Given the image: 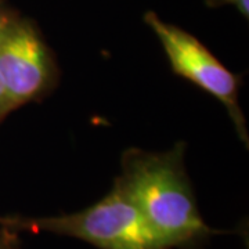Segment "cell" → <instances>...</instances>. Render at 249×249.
<instances>
[{
	"instance_id": "obj_3",
	"label": "cell",
	"mask_w": 249,
	"mask_h": 249,
	"mask_svg": "<svg viewBox=\"0 0 249 249\" xmlns=\"http://www.w3.org/2000/svg\"><path fill=\"white\" fill-rule=\"evenodd\" d=\"M144 21L158 36L175 73L193 82L219 100L229 112L235 132L245 145H248L247 121L238 101L240 78L227 70L212 52L190 32L165 22L152 11L144 14Z\"/></svg>"
},
{
	"instance_id": "obj_8",
	"label": "cell",
	"mask_w": 249,
	"mask_h": 249,
	"mask_svg": "<svg viewBox=\"0 0 249 249\" xmlns=\"http://www.w3.org/2000/svg\"><path fill=\"white\" fill-rule=\"evenodd\" d=\"M17 14V11L9 4L7 0H0V29Z\"/></svg>"
},
{
	"instance_id": "obj_5",
	"label": "cell",
	"mask_w": 249,
	"mask_h": 249,
	"mask_svg": "<svg viewBox=\"0 0 249 249\" xmlns=\"http://www.w3.org/2000/svg\"><path fill=\"white\" fill-rule=\"evenodd\" d=\"M208 7H224L231 6L240 13L242 17L249 16V0H205Z\"/></svg>"
},
{
	"instance_id": "obj_1",
	"label": "cell",
	"mask_w": 249,
	"mask_h": 249,
	"mask_svg": "<svg viewBox=\"0 0 249 249\" xmlns=\"http://www.w3.org/2000/svg\"><path fill=\"white\" fill-rule=\"evenodd\" d=\"M114 186L136 206L166 249L202 240L213 230L202 220L184 166V144L168 151L129 148Z\"/></svg>"
},
{
	"instance_id": "obj_4",
	"label": "cell",
	"mask_w": 249,
	"mask_h": 249,
	"mask_svg": "<svg viewBox=\"0 0 249 249\" xmlns=\"http://www.w3.org/2000/svg\"><path fill=\"white\" fill-rule=\"evenodd\" d=\"M57 76L53 52L39 28L17 13L0 29V80L13 108L45 97Z\"/></svg>"
},
{
	"instance_id": "obj_6",
	"label": "cell",
	"mask_w": 249,
	"mask_h": 249,
	"mask_svg": "<svg viewBox=\"0 0 249 249\" xmlns=\"http://www.w3.org/2000/svg\"><path fill=\"white\" fill-rule=\"evenodd\" d=\"M17 231L1 227L0 229V249H17Z\"/></svg>"
},
{
	"instance_id": "obj_7",
	"label": "cell",
	"mask_w": 249,
	"mask_h": 249,
	"mask_svg": "<svg viewBox=\"0 0 249 249\" xmlns=\"http://www.w3.org/2000/svg\"><path fill=\"white\" fill-rule=\"evenodd\" d=\"M11 111H14V108L11 106L9 96L6 93V89H4V86H3V83L0 80V121L4 119Z\"/></svg>"
},
{
	"instance_id": "obj_2",
	"label": "cell",
	"mask_w": 249,
	"mask_h": 249,
	"mask_svg": "<svg viewBox=\"0 0 249 249\" xmlns=\"http://www.w3.org/2000/svg\"><path fill=\"white\" fill-rule=\"evenodd\" d=\"M0 227L62 234L101 249H166L136 206L115 186L97 204L76 213L49 217L0 216Z\"/></svg>"
}]
</instances>
